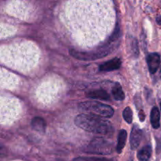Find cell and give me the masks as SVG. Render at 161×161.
Returning <instances> with one entry per match:
<instances>
[{
  "instance_id": "6da1fadb",
  "label": "cell",
  "mask_w": 161,
  "mask_h": 161,
  "mask_svg": "<svg viewBox=\"0 0 161 161\" xmlns=\"http://www.w3.org/2000/svg\"><path fill=\"white\" fill-rule=\"evenodd\" d=\"M75 124L80 128L91 133L107 135L113 132V125L109 121L94 115H78L75 119Z\"/></svg>"
},
{
  "instance_id": "7a4b0ae2",
  "label": "cell",
  "mask_w": 161,
  "mask_h": 161,
  "mask_svg": "<svg viewBox=\"0 0 161 161\" xmlns=\"http://www.w3.org/2000/svg\"><path fill=\"white\" fill-rule=\"evenodd\" d=\"M79 110L83 114H90L100 117L110 118L114 114V109L111 106L98 102H84L78 105Z\"/></svg>"
},
{
  "instance_id": "3957f363",
  "label": "cell",
  "mask_w": 161,
  "mask_h": 161,
  "mask_svg": "<svg viewBox=\"0 0 161 161\" xmlns=\"http://www.w3.org/2000/svg\"><path fill=\"white\" fill-rule=\"evenodd\" d=\"M84 152L99 155H108L113 152V144L102 138H94Z\"/></svg>"
},
{
  "instance_id": "277c9868",
  "label": "cell",
  "mask_w": 161,
  "mask_h": 161,
  "mask_svg": "<svg viewBox=\"0 0 161 161\" xmlns=\"http://www.w3.org/2000/svg\"><path fill=\"white\" fill-rule=\"evenodd\" d=\"M142 136V132L140 127L137 124L133 126L131 129V134H130V148L131 149H136L139 146L140 142Z\"/></svg>"
},
{
  "instance_id": "5b68a950",
  "label": "cell",
  "mask_w": 161,
  "mask_h": 161,
  "mask_svg": "<svg viewBox=\"0 0 161 161\" xmlns=\"http://www.w3.org/2000/svg\"><path fill=\"white\" fill-rule=\"evenodd\" d=\"M71 55L74 58L80 60H94L97 58H103L108 53H84V52H78L76 50H71Z\"/></svg>"
},
{
  "instance_id": "8992f818",
  "label": "cell",
  "mask_w": 161,
  "mask_h": 161,
  "mask_svg": "<svg viewBox=\"0 0 161 161\" xmlns=\"http://www.w3.org/2000/svg\"><path fill=\"white\" fill-rule=\"evenodd\" d=\"M146 61L150 73L154 74L160 67V57L157 53H149L146 58Z\"/></svg>"
},
{
  "instance_id": "52a82bcc",
  "label": "cell",
  "mask_w": 161,
  "mask_h": 161,
  "mask_svg": "<svg viewBox=\"0 0 161 161\" xmlns=\"http://www.w3.org/2000/svg\"><path fill=\"white\" fill-rule=\"evenodd\" d=\"M121 66V60L119 58H116L112 59L107 62L103 63L100 65L99 69L102 72H111V71L117 70Z\"/></svg>"
},
{
  "instance_id": "ba28073f",
  "label": "cell",
  "mask_w": 161,
  "mask_h": 161,
  "mask_svg": "<svg viewBox=\"0 0 161 161\" xmlns=\"http://www.w3.org/2000/svg\"><path fill=\"white\" fill-rule=\"evenodd\" d=\"M86 97H90V98H94V99H100V100H105V101H109L110 97L108 92L103 89H96L93 90V91H88L86 93Z\"/></svg>"
},
{
  "instance_id": "9c48e42d",
  "label": "cell",
  "mask_w": 161,
  "mask_h": 161,
  "mask_svg": "<svg viewBox=\"0 0 161 161\" xmlns=\"http://www.w3.org/2000/svg\"><path fill=\"white\" fill-rule=\"evenodd\" d=\"M31 125L33 130H35L36 131L40 132V133H43V132H45L47 124H46V121L42 118L35 117L31 120Z\"/></svg>"
},
{
  "instance_id": "30bf717a",
  "label": "cell",
  "mask_w": 161,
  "mask_h": 161,
  "mask_svg": "<svg viewBox=\"0 0 161 161\" xmlns=\"http://www.w3.org/2000/svg\"><path fill=\"white\" fill-rule=\"evenodd\" d=\"M160 113L158 108L157 107H153L151 111L150 115V120L151 124L153 127L157 129L160 127Z\"/></svg>"
},
{
  "instance_id": "8fae6325",
  "label": "cell",
  "mask_w": 161,
  "mask_h": 161,
  "mask_svg": "<svg viewBox=\"0 0 161 161\" xmlns=\"http://www.w3.org/2000/svg\"><path fill=\"white\" fill-rule=\"evenodd\" d=\"M112 93H113V96L115 100L123 101L125 98V94L123 91L122 86L119 83H115L113 90H112Z\"/></svg>"
},
{
  "instance_id": "7c38bea8",
  "label": "cell",
  "mask_w": 161,
  "mask_h": 161,
  "mask_svg": "<svg viewBox=\"0 0 161 161\" xmlns=\"http://www.w3.org/2000/svg\"><path fill=\"white\" fill-rule=\"evenodd\" d=\"M152 155V147L146 146L140 149L138 153V158L140 161H147L149 160Z\"/></svg>"
},
{
  "instance_id": "4fadbf2b",
  "label": "cell",
  "mask_w": 161,
  "mask_h": 161,
  "mask_svg": "<svg viewBox=\"0 0 161 161\" xmlns=\"http://www.w3.org/2000/svg\"><path fill=\"white\" fill-rule=\"evenodd\" d=\"M127 134L125 130H121L119 131V135H118V141H117V146H116V151L118 153H120L122 152L123 149L125 146L126 141H127Z\"/></svg>"
},
{
  "instance_id": "5bb4252c",
  "label": "cell",
  "mask_w": 161,
  "mask_h": 161,
  "mask_svg": "<svg viewBox=\"0 0 161 161\" xmlns=\"http://www.w3.org/2000/svg\"><path fill=\"white\" fill-rule=\"evenodd\" d=\"M123 116L127 124H131L132 119H133V113L130 107H126L125 109L123 112Z\"/></svg>"
},
{
  "instance_id": "9a60e30c",
  "label": "cell",
  "mask_w": 161,
  "mask_h": 161,
  "mask_svg": "<svg viewBox=\"0 0 161 161\" xmlns=\"http://www.w3.org/2000/svg\"><path fill=\"white\" fill-rule=\"evenodd\" d=\"M73 161H113L106 158H97V157H78L74 159Z\"/></svg>"
},
{
  "instance_id": "2e32d148",
  "label": "cell",
  "mask_w": 161,
  "mask_h": 161,
  "mask_svg": "<svg viewBox=\"0 0 161 161\" xmlns=\"http://www.w3.org/2000/svg\"><path fill=\"white\" fill-rule=\"evenodd\" d=\"M130 50H131L132 54L135 57H137L139 54V51H138V42L135 39H132L131 42L130 44Z\"/></svg>"
},
{
  "instance_id": "e0dca14e",
  "label": "cell",
  "mask_w": 161,
  "mask_h": 161,
  "mask_svg": "<svg viewBox=\"0 0 161 161\" xmlns=\"http://www.w3.org/2000/svg\"><path fill=\"white\" fill-rule=\"evenodd\" d=\"M138 116H139V119L141 122H143L145 120V119H146V115H145L143 110H140L139 113H138Z\"/></svg>"
},
{
  "instance_id": "ac0fdd59",
  "label": "cell",
  "mask_w": 161,
  "mask_h": 161,
  "mask_svg": "<svg viewBox=\"0 0 161 161\" xmlns=\"http://www.w3.org/2000/svg\"><path fill=\"white\" fill-rule=\"evenodd\" d=\"M157 24H158V25H161V16L160 15L157 16Z\"/></svg>"
},
{
  "instance_id": "d6986e66",
  "label": "cell",
  "mask_w": 161,
  "mask_h": 161,
  "mask_svg": "<svg viewBox=\"0 0 161 161\" xmlns=\"http://www.w3.org/2000/svg\"><path fill=\"white\" fill-rule=\"evenodd\" d=\"M160 78H161V68H160Z\"/></svg>"
},
{
  "instance_id": "ffe728a7",
  "label": "cell",
  "mask_w": 161,
  "mask_h": 161,
  "mask_svg": "<svg viewBox=\"0 0 161 161\" xmlns=\"http://www.w3.org/2000/svg\"><path fill=\"white\" fill-rule=\"evenodd\" d=\"M160 109H161V103H160Z\"/></svg>"
}]
</instances>
